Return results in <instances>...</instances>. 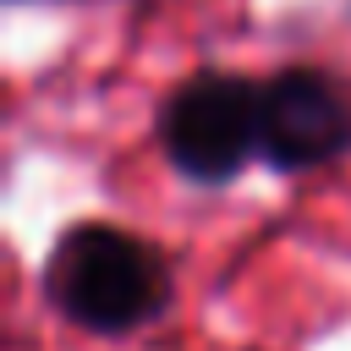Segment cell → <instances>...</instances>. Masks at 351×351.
<instances>
[{
  "mask_svg": "<svg viewBox=\"0 0 351 351\" xmlns=\"http://www.w3.org/2000/svg\"><path fill=\"white\" fill-rule=\"evenodd\" d=\"M44 285L55 296V307L82 324V329H132L143 318H154L165 307V263L126 230L115 225H77L60 236Z\"/></svg>",
  "mask_w": 351,
  "mask_h": 351,
  "instance_id": "obj_1",
  "label": "cell"
},
{
  "mask_svg": "<svg viewBox=\"0 0 351 351\" xmlns=\"http://www.w3.org/2000/svg\"><path fill=\"white\" fill-rule=\"evenodd\" d=\"M159 132H165V154L186 176L225 181L258 148V93L230 71H203L170 93Z\"/></svg>",
  "mask_w": 351,
  "mask_h": 351,
  "instance_id": "obj_2",
  "label": "cell"
},
{
  "mask_svg": "<svg viewBox=\"0 0 351 351\" xmlns=\"http://www.w3.org/2000/svg\"><path fill=\"white\" fill-rule=\"evenodd\" d=\"M346 137H351V121H346V104L329 88L324 71L291 66V71L263 82V93H258V143L280 170L324 165L346 148Z\"/></svg>",
  "mask_w": 351,
  "mask_h": 351,
  "instance_id": "obj_3",
  "label": "cell"
}]
</instances>
